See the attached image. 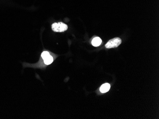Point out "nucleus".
Here are the masks:
<instances>
[{
  "mask_svg": "<svg viewBox=\"0 0 159 119\" xmlns=\"http://www.w3.org/2000/svg\"><path fill=\"white\" fill-rule=\"evenodd\" d=\"M52 30L55 32H61L66 31L68 29V26L63 22L55 23L52 24Z\"/></svg>",
  "mask_w": 159,
  "mask_h": 119,
  "instance_id": "obj_1",
  "label": "nucleus"
},
{
  "mask_svg": "<svg viewBox=\"0 0 159 119\" xmlns=\"http://www.w3.org/2000/svg\"><path fill=\"white\" fill-rule=\"evenodd\" d=\"M121 43V40L120 38H113L111 39L105 45V47L107 49L115 48L118 47Z\"/></svg>",
  "mask_w": 159,
  "mask_h": 119,
  "instance_id": "obj_2",
  "label": "nucleus"
},
{
  "mask_svg": "<svg viewBox=\"0 0 159 119\" xmlns=\"http://www.w3.org/2000/svg\"><path fill=\"white\" fill-rule=\"evenodd\" d=\"M111 86L110 84L108 83H105L103 84L100 89V90L102 93H105L106 92H108L109 90L110 89Z\"/></svg>",
  "mask_w": 159,
  "mask_h": 119,
  "instance_id": "obj_3",
  "label": "nucleus"
},
{
  "mask_svg": "<svg viewBox=\"0 0 159 119\" xmlns=\"http://www.w3.org/2000/svg\"><path fill=\"white\" fill-rule=\"evenodd\" d=\"M102 42V39L99 37H96L94 38L91 41V44L94 47H98L101 45Z\"/></svg>",
  "mask_w": 159,
  "mask_h": 119,
  "instance_id": "obj_4",
  "label": "nucleus"
},
{
  "mask_svg": "<svg viewBox=\"0 0 159 119\" xmlns=\"http://www.w3.org/2000/svg\"><path fill=\"white\" fill-rule=\"evenodd\" d=\"M44 62L46 65H50L53 62V57L50 55L48 56L46 58L44 59Z\"/></svg>",
  "mask_w": 159,
  "mask_h": 119,
  "instance_id": "obj_5",
  "label": "nucleus"
},
{
  "mask_svg": "<svg viewBox=\"0 0 159 119\" xmlns=\"http://www.w3.org/2000/svg\"><path fill=\"white\" fill-rule=\"evenodd\" d=\"M50 55V53L47 51H44L42 52V58H43V60H44V58H46V57H47L48 56H49Z\"/></svg>",
  "mask_w": 159,
  "mask_h": 119,
  "instance_id": "obj_6",
  "label": "nucleus"
}]
</instances>
